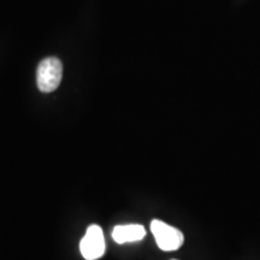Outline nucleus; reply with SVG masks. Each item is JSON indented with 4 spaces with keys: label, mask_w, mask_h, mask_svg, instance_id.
Listing matches in <instances>:
<instances>
[{
    "label": "nucleus",
    "mask_w": 260,
    "mask_h": 260,
    "mask_svg": "<svg viewBox=\"0 0 260 260\" xmlns=\"http://www.w3.org/2000/svg\"><path fill=\"white\" fill-rule=\"evenodd\" d=\"M80 251L84 259L96 260L105 253V239L103 229L96 224L88 226L86 235L80 242Z\"/></svg>",
    "instance_id": "obj_3"
},
{
    "label": "nucleus",
    "mask_w": 260,
    "mask_h": 260,
    "mask_svg": "<svg viewBox=\"0 0 260 260\" xmlns=\"http://www.w3.org/2000/svg\"><path fill=\"white\" fill-rule=\"evenodd\" d=\"M151 232L153 234L157 246L161 251H177L184 242L183 233L178 230L177 228L171 226L168 223L162 222V220H152Z\"/></svg>",
    "instance_id": "obj_2"
},
{
    "label": "nucleus",
    "mask_w": 260,
    "mask_h": 260,
    "mask_svg": "<svg viewBox=\"0 0 260 260\" xmlns=\"http://www.w3.org/2000/svg\"><path fill=\"white\" fill-rule=\"evenodd\" d=\"M146 236L145 228L140 224H126V225H117L112 230V239L117 243L138 242Z\"/></svg>",
    "instance_id": "obj_4"
},
{
    "label": "nucleus",
    "mask_w": 260,
    "mask_h": 260,
    "mask_svg": "<svg viewBox=\"0 0 260 260\" xmlns=\"http://www.w3.org/2000/svg\"><path fill=\"white\" fill-rule=\"evenodd\" d=\"M63 77V64L56 57L45 58L38 67L37 82L42 93L54 92Z\"/></svg>",
    "instance_id": "obj_1"
}]
</instances>
